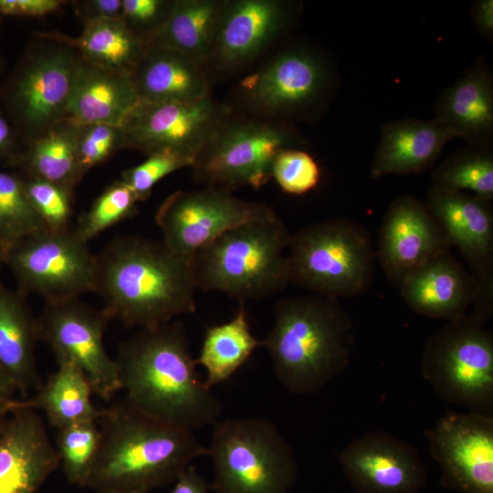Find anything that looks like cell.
<instances>
[{
	"instance_id": "cell-32",
	"label": "cell",
	"mask_w": 493,
	"mask_h": 493,
	"mask_svg": "<svg viewBox=\"0 0 493 493\" xmlns=\"http://www.w3.org/2000/svg\"><path fill=\"white\" fill-rule=\"evenodd\" d=\"M262 345L251 331L245 302L226 322L205 330L196 364L205 370L204 383L212 389L229 380Z\"/></svg>"
},
{
	"instance_id": "cell-45",
	"label": "cell",
	"mask_w": 493,
	"mask_h": 493,
	"mask_svg": "<svg viewBox=\"0 0 493 493\" xmlns=\"http://www.w3.org/2000/svg\"><path fill=\"white\" fill-rule=\"evenodd\" d=\"M16 136L13 124L0 107V163L5 161L7 163L17 153Z\"/></svg>"
},
{
	"instance_id": "cell-24",
	"label": "cell",
	"mask_w": 493,
	"mask_h": 493,
	"mask_svg": "<svg viewBox=\"0 0 493 493\" xmlns=\"http://www.w3.org/2000/svg\"><path fill=\"white\" fill-rule=\"evenodd\" d=\"M139 101L131 73L98 66L81 58L66 120L79 125L121 126Z\"/></svg>"
},
{
	"instance_id": "cell-46",
	"label": "cell",
	"mask_w": 493,
	"mask_h": 493,
	"mask_svg": "<svg viewBox=\"0 0 493 493\" xmlns=\"http://www.w3.org/2000/svg\"><path fill=\"white\" fill-rule=\"evenodd\" d=\"M472 17L477 30L487 39L493 37V0H478L474 4Z\"/></svg>"
},
{
	"instance_id": "cell-11",
	"label": "cell",
	"mask_w": 493,
	"mask_h": 493,
	"mask_svg": "<svg viewBox=\"0 0 493 493\" xmlns=\"http://www.w3.org/2000/svg\"><path fill=\"white\" fill-rule=\"evenodd\" d=\"M27 55L9 79L3 100L16 132L29 142L66 121L80 55L69 45Z\"/></svg>"
},
{
	"instance_id": "cell-1",
	"label": "cell",
	"mask_w": 493,
	"mask_h": 493,
	"mask_svg": "<svg viewBox=\"0 0 493 493\" xmlns=\"http://www.w3.org/2000/svg\"><path fill=\"white\" fill-rule=\"evenodd\" d=\"M190 260L162 240L139 235L110 240L95 254L93 291L110 320L150 328L195 311Z\"/></svg>"
},
{
	"instance_id": "cell-20",
	"label": "cell",
	"mask_w": 493,
	"mask_h": 493,
	"mask_svg": "<svg viewBox=\"0 0 493 493\" xmlns=\"http://www.w3.org/2000/svg\"><path fill=\"white\" fill-rule=\"evenodd\" d=\"M58 466L43 417L16 401L0 428V493H37Z\"/></svg>"
},
{
	"instance_id": "cell-17",
	"label": "cell",
	"mask_w": 493,
	"mask_h": 493,
	"mask_svg": "<svg viewBox=\"0 0 493 493\" xmlns=\"http://www.w3.org/2000/svg\"><path fill=\"white\" fill-rule=\"evenodd\" d=\"M328 84V69L320 57L307 49L293 48L246 76L239 83V92L254 111L279 118L312 106Z\"/></svg>"
},
{
	"instance_id": "cell-25",
	"label": "cell",
	"mask_w": 493,
	"mask_h": 493,
	"mask_svg": "<svg viewBox=\"0 0 493 493\" xmlns=\"http://www.w3.org/2000/svg\"><path fill=\"white\" fill-rule=\"evenodd\" d=\"M455 137L435 119L386 122L373 155L371 176L412 174L428 169Z\"/></svg>"
},
{
	"instance_id": "cell-18",
	"label": "cell",
	"mask_w": 493,
	"mask_h": 493,
	"mask_svg": "<svg viewBox=\"0 0 493 493\" xmlns=\"http://www.w3.org/2000/svg\"><path fill=\"white\" fill-rule=\"evenodd\" d=\"M342 471L358 493H418L427 474L418 451L383 431H370L339 456Z\"/></svg>"
},
{
	"instance_id": "cell-3",
	"label": "cell",
	"mask_w": 493,
	"mask_h": 493,
	"mask_svg": "<svg viewBox=\"0 0 493 493\" xmlns=\"http://www.w3.org/2000/svg\"><path fill=\"white\" fill-rule=\"evenodd\" d=\"M100 441L84 488L149 493L173 482L207 449L192 429L151 415L124 398L101 409Z\"/></svg>"
},
{
	"instance_id": "cell-26",
	"label": "cell",
	"mask_w": 493,
	"mask_h": 493,
	"mask_svg": "<svg viewBox=\"0 0 493 493\" xmlns=\"http://www.w3.org/2000/svg\"><path fill=\"white\" fill-rule=\"evenodd\" d=\"M140 100L194 102L210 95L208 69L180 52L150 46L131 71Z\"/></svg>"
},
{
	"instance_id": "cell-10",
	"label": "cell",
	"mask_w": 493,
	"mask_h": 493,
	"mask_svg": "<svg viewBox=\"0 0 493 493\" xmlns=\"http://www.w3.org/2000/svg\"><path fill=\"white\" fill-rule=\"evenodd\" d=\"M95 254L89 243L68 228H43L5 248L4 264L14 274L18 290L45 301L79 299L93 291Z\"/></svg>"
},
{
	"instance_id": "cell-49",
	"label": "cell",
	"mask_w": 493,
	"mask_h": 493,
	"mask_svg": "<svg viewBox=\"0 0 493 493\" xmlns=\"http://www.w3.org/2000/svg\"><path fill=\"white\" fill-rule=\"evenodd\" d=\"M5 246L0 242V267L4 264Z\"/></svg>"
},
{
	"instance_id": "cell-39",
	"label": "cell",
	"mask_w": 493,
	"mask_h": 493,
	"mask_svg": "<svg viewBox=\"0 0 493 493\" xmlns=\"http://www.w3.org/2000/svg\"><path fill=\"white\" fill-rule=\"evenodd\" d=\"M77 125V159L83 175L115 152L125 148L121 126L103 123Z\"/></svg>"
},
{
	"instance_id": "cell-28",
	"label": "cell",
	"mask_w": 493,
	"mask_h": 493,
	"mask_svg": "<svg viewBox=\"0 0 493 493\" xmlns=\"http://www.w3.org/2000/svg\"><path fill=\"white\" fill-rule=\"evenodd\" d=\"M92 387L85 374L68 362H58V369L30 399L18 401L23 407L42 411L56 429L98 422L101 410L94 405Z\"/></svg>"
},
{
	"instance_id": "cell-36",
	"label": "cell",
	"mask_w": 493,
	"mask_h": 493,
	"mask_svg": "<svg viewBox=\"0 0 493 493\" xmlns=\"http://www.w3.org/2000/svg\"><path fill=\"white\" fill-rule=\"evenodd\" d=\"M138 202L135 193L123 181H116L81 215L73 229L89 243L106 229L132 216Z\"/></svg>"
},
{
	"instance_id": "cell-34",
	"label": "cell",
	"mask_w": 493,
	"mask_h": 493,
	"mask_svg": "<svg viewBox=\"0 0 493 493\" xmlns=\"http://www.w3.org/2000/svg\"><path fill=\"white\" fill-rule=\"evenodd\" d=\"M100 432L97 422L57 429L56 448L64 475L71 485L84 488L97 456Z\"/></svg>"
},
{
	"instance_id": "cell-8",
	"label": "cell",
	"mask_w": 493,
	"mask_h": 493,
	"mask_svg": "<svg viewBox=\"0 0 493 493\" xmlns=\"http://www.w3.org/2000/svg\"><path fill=\"white\" fill-rule=\"evenodd\" d=\"M302 145L299 132L284 121L229 118L195 157L193 177L230 192L241 186L259 189L272 179L277 155Z\"/></svg>"
},
{
	"instance_id": "cell-2",
	"label": "cell",
	"mask_w": 493,
	"mask_h": 493,
	"mask_svg": "<svg viewBox=\"0 0 493 493\" xmlns=\"http://www.w3.org/2000/svg\"><path fill=\"white\" fill-rule=\"evenodd\" d=\"M114 360L120 390L134 407L192 430L218 421L223 405L198 374L180 320L139 329Z\"/></svg>"
},
{
	"instance_id": "cell-4",
	"label": "cell",
	"mask_w": 493,
	"mask_h": 493,
	"mask_svg": "<svg viewBox=\"0 0 493 493\" xmlns=\"http://www.w3.org/2000/svg\"><path fill=\"white\" fill-rule=\"evenodd\" d=\"M261 342L283 387L309 394L345 371L355 340L351 320L339 299L311 294L279 299Z\"/></svg>"
},
{
	"instance_id": "cell-6",
	"label": "cell",
	"mask_w": 493,
	"mask_h": 493,
	"mask_svg": "<svg viewBox=\"0 0 493 493\" xmlns=\"http://www.w3.org/2000/svg\"><path fill=\"white\" fill-rule=\"evenodd\" d=\"M376 259L367 229L339 217L306 226L291 234L287 250L289 283L331 299L366 292Z\"/></svg>"
},
{
	"instance_id": "cell-5",
	"label": "cell",
	"mask_w": 493,
	"mask_h": 493,
	"mask_svg": "<svg viewBox=\"0 0 493 493\" xmlns=\"http://www.w3.org/2000/svg\"><path fill=\"white\" fill-rule=\"evenodd\" d=\"M290 236L278 214L227 230L191 257L196 288L245 303L282 290Z\"/></svg>"
},
{
	"instance_id": "cell-13",
	"label": "cell",
	"mask_w": 493,
	"mask_h": 493,
	"mask_svg": "<svg viewBox=\"0 0 493 493\" xmlns=\"http://www.w3.org/2000/svg\"><path fill=\"white\" fill-rule=\"evenodd\" d=\"M109 320L102 309L79 299L46 301L37 318L39 341L51 349L58 362L79 368L94 394L103 400L121 391L115 360L103 341Z\"/></svg>"
},
{
	"instance_id": "cell-48",
	"label": "cell",
	"mask_w": 493,
	"mask_h": 493,
	"mask_svg": "<svg viewBox=\"0 0 493 493\" xmlns=\"http://www.w3.org/2000/svg\"><path fill=\"white\" fill-rule=\"evenodd\" d=\"M16 402L12 399L0 400V428L6 421V416L15 410Z\"/></svg>"
},
{
	"instance_id": "cell-9",
	"label": "cell",
	"mask_w": 493,
	"mask_h": 493,
	"mask_svg": "<svg viewBox=\"0 0 493 493\" xmlns=\"http://www.w3.org/2000/svg\"><path fill=\"white\" fill-rule=\"evenodd\" d=\"M422 374L446 402L472 412L493 404V336L469 315L447 322L426 341Z\"/></svg>"
},
{
	"instance_id": "cell-30",
	"label": "cell",
	"mask_w": 493,
	"mask_h": 493,
	"mask_svg": "<svg viewBox=\"0 0 493 493\" xmlns=\"http://www.w3.org/2000/svg\"><path fill=\"white\" fill-rule=\"evenodd\" d=\"M40 36L69 45L88 62L129 73L150 47L148 40L131 32L121 17L84 21L83 31L77 37L58 33Z\"/></svg>"
},
{
	"instance_id": "cell-27",
	"label": "cell",
	"mask_w": 493,
	"mask_h": 493,
	"mask_svg": "<svg viewBox=\"0 0 493 493\" xmlns=\"http://www.w3.org/2000/svg\"><path fill=\"white\" fill-rule=\"evenodd\" d=\"M37 341V318L26 295L0 282V366L22 392L41 385L35 357Z\"/></svg>"
},
{
	"instance_id": "cell-15",
	"label": "cell",
	"mask_w": 493,
	"mask_h": 493,
	"mask_svg": "<svg viewBox=\"0 0 493 493\" xmlns=\"http://www.w3.org/2000/svg\"><path fill=\"white\" fill-rule=\"evenodd\" d=\"M225 106L210 95L194 102L140 100L121 124L125 148L146 154L172 151L197 156L227 120Z\"/></svg>"
},
{
	"instance_id": "cell-12",
	"label": "cell",
	"mask_w": 493,
	"mask_h": 493,
	"mask_svg": "<svg viewBox=\"0 0 493 493\" xmlns=\"http://www.w3.org/2000/svg\"><path fill=\"white\" fill-rule=\"evenodd\" d=\"M275 214L265 203L238 198L222 188L205 186L171 194L159 206L155 222L162 241L190 260L194 253L227 230Z\"/></svg>"
},
{
	"instance_id": "cell-42",
	"label": "cell",
	"mask_w": 493,
	"mask_h": 493,
	"mask_svg": "<svg viewBox=\"0 0 493 493\" xmlns=\"http://www.w3.org/2000/svg\"><path fill=\"white\" fill-rule=\"evenodd\" d=\"M61 4L58 0H0V16H42L55 12Z\"/></svg>"
},
{
	"instance_id": "cell-7",
	"label": "cell",
	"mask_w": 493,
	"mask_h": 493,
	"mask_svg": "<svg viewBox=\"0 0 493 493\" xmlns=\"http://www.w3.org/2000/svg\"><path fill=\"white\" fill-rule=\"evenodd\" d=\"M206 449L215 493H289L298 476L289 444L264 417L218 420Z\"/></svg>"
},
{
	"instance_id": "cell-33",
	"label": "cell",
	"mask_w": 493,
	"mask_h": 493,
	"mask_svg": "<svg viewBox=\"0 0 493 493\" xmlns=\"http://www.w3.org/2000/svg\"><path fill=\"white\" fill-rule=\"evenodd\" d=\"M433 184L493 199V153L489 147L468 146L445 159L432 173Z\"/></svg>"
},
{
	"instance_id": "cell-35",
	"label": "cell",
	"mask_w": 493,
	"mask_h": 493,
	"mask_svg": "<svg viewBox=\"0 0 493 493\" xmlns=\"http://www.w3.org/2000/svg\"><path fill=\"white\" fill-rule=\"evenodd\" d=\"M47 228L32 207L20 176L0 171V242L6 246Z\"/></svg>"
},
{
	"instance_id": "cell-16",
	"label": "cell",
	"mask_w": 493,
	"mask_h": 493,
	"mask_svg": "<svg viewBox=\"0 0 493 493\" xmlns=\"http://www.w3.org/2000/svg\"><path fill=\"white\" fill-rule=\"evenodd\" d=\"M441 484L457 493H493V418L448 412L425 433Z\"/></svg>"
},
{
	"instance_id": "cell-31",
	"label": "cell",
	"mask_w": 493,
	"mask_h": 493,
	"mask_svg": "<svg viewBox=\"0 0 493 493\" xmlns=\"http://www.w3.org/2000/svg\"><path fill=\"white\" fill-rule=\"evenodd\" d=\"M77 130L76 123L63 121L29 142L26 151L17 152L6 164L72 193L83 176L77 159Z\"/></svg>"
},
{
	"instance_id": "cell-23",
	"label": "cell",
	"mask_w": 493,
	"mask_h": 493,
	"mask_svg": "<svg viewBox=\"0 0 493 493\" xmlns=\"http://www.w3.org/2000/svg\"><path fill=\"white\" fill-rule=\"evenodd\" d=\"M434 119L469 146L489 147L493 136V78L482 60L440 94Z\"/></svg>"
},
{
	"instance_id": "cell-37",
	"label": "cell",
	"mask_w": 493,
	"mask_h": 493,
	"mask_svg": "<svg viewBox=\"0 0 493 493\" xmlns=\"http://www.w3.org/2000/svg\"><path fill=\"white\" fill-rule=\"evenodd\" d=\"M27 198L47 229L69 228L72 217V193L37 177H21Z\"/></svg>"
},
{
	"instance_id": "cell-47",
	"label": "cell",
	"mask_w": 493,
	"mask_h": 493,
	"mask_svg": "<svg viewBox=\"0 0 493 493\" xmlns=\"http://www.w3.org/2000/svg\"><path fill=\"white\" fill-rule=\"evenodd\" d=\"M16 390V384L8 373L0 366V400L10 399Z\"/></svg>"
},
{
	"instance_id": "cell-43",
	"label": "cell",
	"mask_w": 493,
	"mask_h": 493,
	"mask_svg": "<svg viewBox=\"0 0 493 493\" xmlns=\"http://www.w3.org/2000/svg\"><path fill=\"white\" fill-rule=\"evenodd\" d=\"M121 0H85L75 4L84 21L115 19L121 16Z\"/></svg>"
},
{
	"instance_id": "cell-21",
	"label": "cell",
	"mask_w": 493,
	"mask_h": 493,
	"mask_svg": "<svg viewBox=\"0 0 493 493\" xmlns=\"http://www.w3.org/2000/svg\"><path fill=\"white\" fill-rule=\"evenodd\" d=\"M288 5L278 0H230L221 8L207 61L225 69L255 58L284 29Z\"/></svg>"
},
{
	"instance_id": "cell-44",
	"label": "cell",
	"mask_w": 493,
	"mask_h": 493,
	"mask_svg": "<svg viewBox=\"0 0 493 493\" xmlns=\"http://www.w3.org/2000/svg\"><path fill=\"white\" fill-rule=\"evenodd\" d=\"M206 479L190 465L173 482L169 493H207Z\"/></svg>"
},
{
	"instance_id": "cell-19",
	"label": "cell",
	"mask_w": 493,
	"mask_h": 493,
	"mask_svg": "<svg viewBox=\"0 0 493 493\" xmlns=\"http://www.w3.org/2000/svg\"><path fill=\"white\" fill-rule=\"evenodd\" d=\"M450 244L425 201L404 194L388 206L379 230L376 258L396 285L432 258L450 251Z\"/></svg>"
},
{
	"instance_id": "cell-38",
	"label": "cell",
	"mask_w": 493,
	"mask_h": 493,
	"mask_svg": "<svg viewBox=\"0 0 493 493\" xmlns=\"http://www.w3.org/2000/svg\"><path fill=\"white\" fill-rule=\"evenodd\" d=\"M271 173L283 192L294 195L313 190L321 175L315 159L300 148L281 151L273 162Z\"/></svg>"
},
{
	"instance_id": "cell-14",
	"label": "cell",
	"mask_w": 493,
	"mask_h": 493,
	"mask_svg": "<svg viewBox=\"0 0 493 493\" xmlns=\"http://www.w3.org/2000/svg\"><path fill=\"white\" fill-rule=\"evenodd\" d=\"M451 246L468 263L477 283L470 316L486 321L493 307V213L489 201L433 184L425 201Z\"/></svg>"
},
{
	"instance_id": "cell-22",
	"label": "cell",
	"mask_w": 493,
	"mask_h": 493,
	"mask_svg": "<svg viewBox=\"0 0 493 493\" xmlns=\"http://www.w3.org/2000/svg\"><path fill=\"white\" fill-rule=\"evenodd\" d=\"M398 286L414 312L447 322L468 315L477 295L476 278L451 251L427 261Z\"/></svg>"
},
{
	"instance_id": "cell-41",
	"label": "cell",
	"mask_w": 493,
	"mask_h": 493,
	"mask_svg": "<svg viewBox=\"0 0 493 493\" xmlns=\"http://www.w3.org/2000/svg\"><path fill=\"white\" fill-rule=\"evenodd\" d=\"M121 17L126 26L147 40L165 22L172 5V1L166 0H121Z\"/></svg>"
},
{
	"instance_id": "cell-29",
	"label": "cell",
	"mask_w": 493,
	"mask_h": 493,
	"mask_svg": "<svg viewBox=\"0 0 493 493\" xmlns=\"http://www.w3.org/2000/svg\"><path fill=\"white\" fill-rule=\"evenodd\" d=\"M225 1L174 0L165 22L149 38L150 46L184 54L205 66Z\"/></svg>"
},
{
	"instance_id": "cell-40",
	"label": "cell",
	"mask_w": 493,
	"mask_h": 493,
	"mask_svg": "<svg viewBox=\"0 0 493 493\" xmlns=\"http://www.w3.org/2000/svg\"><path fill=\"white\" fill-rule=\"evenodd\" d=\"M194 159L181 152L172 151L157 152L148 155L142 163L125 170L121 173L123 181L137 195L139 201L146 200L153 186L168 174L188 166Z\"/></svg>"
}]
</instances>
